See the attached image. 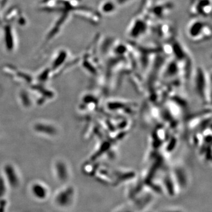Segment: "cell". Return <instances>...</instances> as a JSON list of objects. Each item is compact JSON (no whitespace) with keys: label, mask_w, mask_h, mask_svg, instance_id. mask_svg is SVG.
<instances>
[{"label":"cell","mask_w":212,"mask_h":212,"mask_svg":"<svg viewBox=\"0 0 212 212\" xmlns=\"http://www.w3.org/2000/svg\"><path fill=\"white\" fill-rule=\"evenodd\" d=\"M27 190L30 197L37 202H45L51 197L50 187L40 180L32 181L28 186Z\"/></svg>","instance_id":"3"},{"label":"cell","mask_w":212,"mask_h":212,"mask_svg":"<svg viewBox=\"0 0 212 212\" xmlns=\"http://www.w3.org/2000/svg\"><path fill=\"white\" fill-rule=\"evenodd\" d=\"M187 34L193 41L208 40L212 37L211 26L201 19H194L188 25Z\"/></svg>","instance_id":"2"},{"label":"cell","mask_w":212,"mask_h":212,"mask_svg":"<svg viewBox=\"0 0 212 212\" xmlns=\"http://www.w3.org/2000/svg\"><path fill=\"white\" fill-rule=\"evenodd\" d=\"M53 206L58 210L67 211L72 208L76 200V192L67 183L56 190L51 198Z\"/></svg>","instance_id":"1"},{"label":"cell","mask_w":212,"mask_h":212,"mask_svg":"<svg viewBox=\"0 0 212 212\" xmlns=\"http://www.w3.org/2000/svg\"><path fill=\"white\" fill-rule=\"evenodd\" d=\"M149 19L143 15L136 16L131 21L127 33L131 39H137L142 37L147 31Z\"/></svg>","instance_id":"4"},{"label":"cell","mask_w":212,"mask_h":212,"mask_svg":"<svg viewBox=\"0 0 212 212\" xmlns=\"http://www.w3.org/2000/svg\"><path fill=\"white\" fill-rule=\"evenodd\" d=\"M211 0H194L192 1L189 7V13L193 17L207 18L211 14Z\"/></svg>","instance_id":"6"},{"label":"cell","mask_w":212,"mask_h":212,"mask_svg":"<svg viewBox=\"0 0 212 212\" xmlns=\"http://www.w3.org/2000/svg\"><path fill=\"white\" fill-rule=\"evenodd\" d=\"M118 6L115 0H104L99 7V13L111 14L116 11Z\"/></svg>","instance_id":"7"},{"label":"cell","mask_w":212,"mask_h":212,"mask_svg":"<svg viewBox=\"0 0 212 212\" xmlns=\"http://www.w3.org/2000/svg\"><path fill=\"white\" fill-rule=\"evenodd\" d=\"M116 1V3L118 5H122L125 4L127 3H129L132 0H115Z\"/></svg>","instance_id":"8"},{"label":"cell","mask_w":212,"mask_h":212,"mask_svg":"<svg viewBox=\"0 0 212 212\" xmlns=\"http://www.w3.org/2000/svg\"><path fill=\"white\" fill-rule=\"evenodd\" d=\"M174 8V3L171 1L159 2L155 4L151 5L147 17L149 19H162L168 15L173 10Z\"/></svg>","instance_id":"5"}]
</instances>
